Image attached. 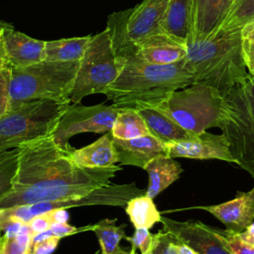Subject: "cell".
<instances>
[{"mask_svg":"<svg viewBox=\"0 0 254 254\" xmlns=\"http://www.w3.org/2000/svg\"><path fill=\"white\" fill-rule=\"evenodd\" d=\"M122 108L104 103L83 106L68 104L61 117L52 138L60 147L71 148L68 140L79 133H107L111 131L118 113Z\"/></svg>","mask_w":254,"mask_h":254,"instance_id":"30bf717a","label":"cell"},{"mask_svg":"<svg viewBox=\"0 0 254 254\" xmlns=\"http://www.w3.org/2000/svg\"><path fill=\"white\" fill-rule=\"evenodd\" d=\"M160 222L164 230L190 246L196 254H232L214 227L200 221H177L163 216Z\"/></svg>","mask_w":254,"mask_h":254,"instance_id":"7c38bea8","label":"cell"},{"mask_svg":"<svg viewBox=\"0 0 254 254\" xmlns=\"http://www.w3.org/2000/svg\"><path fill=\"white\" fill-rule=\"evenodd\" d=\"M218 128L235 164L254 179V76L250 73L224 96Z\"/></svg>","mask_w":254,"mask_h":254,"instance_id":"5b68a950","label":"cell"},{"mask_svg":"<svg viewBox=\"0 0 254 254\" xmlns=\"http://www.w3.org/2000/svg\"><path fill=\"white\" fill-rule=\"evenodd\" d=\"M95 254H99V252H96ZM113 254H137V253H133V252H131V251H127L126 249L119 247Z\"/></svg>","mask_w":254,"mask_h":254,"instance_id":"b9f144b4","label":"cell"},{"mask_svg":"<svg viewBox=\"0 0 254 254\" xmlns=\"http://www.w3.org/2000/svg\"><path fill=\"white\" fill-rule=\"evenodd\" d=\"M68 104L33 100L9 110L0 118V153L31 140L52 136Z\"/></svg>","mask_w":254,"mask_h":254,"instance_id":"52a82bcc","label":"cell"},{"mask_svg":"<svg viewBox=\"0 0 254 254\" xmlns=\"http://www.w3.org/2000/svg\"><path fill=\"white\" fill-rule=\"evenodd\" d=\"M125 239L130 242V251L136 253V249H139L141 254H150L154 245V234H152L148 228H135V232L132 236H126Z\"/></svg>","mask_w":254,"mask_h":254,"instance_id":"4dcf8cb0","label":"cell"},{"mask_svg":"<svg viewBox=\"0 0 254 254\" xmlns=\"http://www.w3.org/2000/svg\"><path fill=\"white\" fill-rule=\"evenodd\" d=\"M20 147L0 153V200L12 190L19 164Z\"/></svg>","mask_w":254,"mask_h":254,"instance_id":"83f0119b","label":"cell"},{"mask_svg":"<svg viewBox=\"0 0 254 254\" xmlns=\"http://www.w3.org/2000/svg\"><path fill=\"white\" fill-rule=\"evenodd\" d=\"M242 36L245 37H254V22L246 25L242 29Z\"/></svg>","mask_w":254,"mask_h":254,"instance_id":"60d3db41","label":"cell"},{"mask_svg":"<svg viewBox=\"0 0 254 254\" xmlns=\"http://www.w3.org/2000/svg\"><path fill=\"white\" fill-rule=\"evenodd\" d=\"M242 51L247 70L254 76V37L242 36Z\"/></svg>","mask_w":254,"mask_h":254,"instance_id":"e575fe53","label":"cell"},{"mask_svg":"<svg viewBox=\"0 0 254 254\" xmlns=\"http://www.w3.org/2000/svg\"><path fill=\"white\" fill-rule=\"evenodd\" d=\"M111 134L115 139L128 140L149 135L150 132L144 119L136 109L122 108L112 126Z\"/></svg>","mask_w":254,"mask_h":254,"instance_id":"d4e9b609","label":"cell"},{"mask_svg":"<svg viewBox=\"0 0 254 254\" xmlns=\"http://www.w3.org/2000/svg\"><path fill=\"white\" fill-rule=\"evenodd\" d=\"M222 222L227 230L242 232L254 221V187L249 191H237L233 199L213 205H199Z\"/></svg>","mask_w":254,"mask_h":254,"instance_id":"5bb4252c","label":"cell"},{"mask_svg":"<svg viewBox=\"0 0 254 254\" xmlns=\"http://www.w3.org/2000/svg\"><path fill=\"white\" fill-rule=\"evenodd\" d=\"M223 101L224 96L214 87L192 83L169 93L151 105L187 131L197 134L218 127Z\"/></svg>","mask_w":254,"mask_h":254,"instance_id":"8992f818","label":"cell"},{"mask_svg":"<svg viewBox=\"0 0 254 254\" xmlns=\"http://www.w3.org/2000/svg\"><path fill=\"white\" fill-rule=\"evenodd\" d=\"M192 0H170L162 29L164 34L187 46L191 32Z\"/></svg>","mask_w":254,"mask_h":254,"instance_id":"ffe728a7","label":"cell"},{"mask_svg":"<svg viewBox=\"0 0 254 254\" xmlns=\"http://www.w3.org/2000/svg\"><path fill=\"white\" fill-rule=\"evenodd\" d=\"M8 25V23L5 22H0V70L4 68H9L7 60H6V54H5V49H4V41H3V36H4V29Z\"/></svg>","mask_w":254,"mask_h":254,"instance_id":"74e56055","label":"cell"},{"mask_svg":"<svg viewBox=\"0 0 254 254\" xmlns=\"http://www.w3.org/2000/svg\"><path fill=\"white\" fill-rule=\"evenodd\" d=\"M164 145L166 154L172 158L215 159L235 164L223 134L218 135L204 131Z\"/></svg>","mask_w":254,"mask_h":254,"instance_id":"8fae6325","label":"cell"},{"mask_svg":"<svg viewBox=\"0 0 254 254\" xmlns=\"http://www.w3.org/2000/svg\"><path fill=\"white\" fill-rule=\"evenodd\" d=\"M70 156L77 165L84 168H106L118 163L111 131L92 144L80 149L71 148Z\"/></svg>","mask_w":254,"mask_h":254,"instance_id":"44dd1931","label":"cell"},{"mask_svg":"<svg viewBox=\"0 0 254 254\" xmlns=\"http://www.w3.org/2000/svg\"><path fill=\"white\" fill-rule=\"evenodd\" d=\"M254 22V0H234L219 29H243Z\"/></svg>","mask_w":254,"mask_h":254,"instance_id":"4316f807","label":"cell"},{"mask_svg":"<svg viewBox=\"0 0 254 254\" xmlns=\"http://www.w3.org/2000/svg\"><path fill=\"white\" fill-rule=\"evenodd\" d=\"M117 219H102L92 225V231L95 233L99 245L100 254H113L120 246L121 239L126 237L125 224H116Z\"/></svg>","mask_w":254,"mask_h":254,"instance_id":"484cf974","label":"cell"},{"mask_svg":"<svg viewBox=\"0 0 254 254\" xmlns=\"http://www.w3.org/2000/svg\"><path fill=\"white\" fill-rule=\"evenodd\" d=\"M92 225H86V226H81V227H76V226H72L70 224H68L67 222L65 223H59V222H53L50 226V229L52 230V232L54 233L55 236H58L60 238L65 237V236H69L72 234H76V233H80L83 231H88L92 229Z\"/></svg>","mask_w":254,"mask_h":254,"instance_id":"836d02e7","label":"cell"},{"mask_svg":"<svg viewBox=\"0 0 254 254\" xmlns=\"http://www.w3.org/2000/svg\"><path fill=\"white\" fill-rule=\"evenodd\" d=\"M137 46L138 53L135 58L148 64H171L187 56V46L179 44L166 34L151 37Z\"/></svg>","mask_w":254,"mask_h":254,"instance_id":"ac0fdd59","label":"cell"},{"mask_svg":"<svg viewBox=\"0 0 254 254\" xmlns=\"http://www.w3.org/2000/svg\"><path fill=\"white\" fill-rule=\"evenodd\" d=\"M126 213L135 228L150 229L162 218L153 198L146 193L131 198L126 204Z\"/></svg>","mask_w":254,"mask_h":254,"instance_id":"cb8c5ba5","label":"cell"},{"mask_svg":"<svg viewBox=\"0 0 254 254\" xmlns=\"http://www.w3.org/2000/svg\"><path fill=\"white\" fill-rule=\"evenodd\" d=\"M214 230L232 254H254V247L245 244L239 238L237 232H233L227 229L222 230L215 227Z\"/></svg>","mask_w":254,"mask_h":254,"instance_id":"1f68e13d","label":"cell"},{"mask_svg":"<svg viewBox=\"0 0 254 254\" xmlns=\"http://www.w3.org/2000/svg\"><path fill=\"white\" fill-rule=\"evenodd\" d=\"M233 1L192 0L191 32L189 42L203 41L214 35L226 19Z\"/></svg>","mask_w":254,"mask_h":254,"instance_id":"9a60e30c","label":"cell"},{"mask_svg":"<svg viewBox=\"0 0 254 254\" xmlns=\"http://www.w3.org/2000/svg\"><path fill=\"white\" fill-rule=\"evenodd\" d=\"M46 214L49 216L52 223L53 222L65 223V222L68 221V218H69V214L66 211V209H57V210H53L51 212H48Z\"/></svg>","mask_w":254,"mask_h":254,"instance_id":"f35d334b","label":"cell"},{"mask_svg":"<svg viewBox=\"0 0 254 254\" xmlns=\"http://www.w3.org/2000/svg\"><path fill=\"white\" fill-rule=\"evenodd\" d=\"M121 65L117 61L107 29L92 36L79 61L69 100L78 104L87 95L105 94L109 85L119 76Z\"/></svg>","mask_w":254,"mask_h":254,"instance_id":"ba28073f","label":"cell"},{"mask_svg":"<svg viewBox=\"0 0 254 254\" xmlns=\"http://www.w3.org/2000/svg\"><path fill=\"white\" fill-rule=\"evenodd\" d=\"M144 170L149 175V185L146 194L152 198L156 197L176 182L183 173V168L180 164L175 161V158L169 157L168 155L156 157L147 164Z\"/></svg>","mask_w":254,"mask_h":254,"instance_id":"7402d4cb","label":"cell"},{"mask_svg":"<svg viewBox=\"0 0 254 254\" xmlns=\"http://www.w3.org/2000/svg\"><path fill=\"white\" fill-rule=\"evenodd\" d=\"M4 49L9 68L22 67L44 61L45 42L16 31L8 24L4 29Z\"/></svg>","mask_w":254,"mask_h":254,"instance_id":"2e32d148","label":"cell"},{"mask_svg":"<svg viewBox=\"0 0 254 254\" xmlns=\"http://www.w3.org/2000/svg\"><path fill=\"white\" fill-rule=\"evenodd\" d=\"M1 230H0V245H1V239H2V235H1Z\"/></svg>","mask_w":254,"mask_h":254,"instance_id":"7bdbcfd3","label":"cell"},{"mask_svg":"<svg viewBox=\"0 0 254 254\" xmlns=\"http://www.w3.org/2000/svg\"><path fill=\"white\" fill-rule=\"evenodd\" d=\"M28 224H29L30 228L32 229L33 233L35 234V233H40V232L50 229L52 221L49 218V216L45 213V214H41V215L34 217L33 219H31L29 221Z\"/></svg>","mask_w":254,"mask_h":254,"instance_id":"8d00e7d4","label":"cell"},{"mask_svg":"<svg viewBox=\"0 0 254 254\" xmlns=\"http://www.w3.org/2000/svg\"><path fill=\"white\" fill-rule=\"evenodd\" d=\"M113 145L118 163L142 169L156 157L167 155L165 145L151 134L128 140L113 138Z\"/></svg>","mask_w":254,"mask_h":254,"instance_id":"e0dca14e","label":"cell"},{"mask_svg":"<svg viewBox=\"0 0 254 254\" xmlns=\"http://www.w3.org/2000/svg\"><path fill=\"white\" fill-rule=\"evenodd\" d=\"M193 83L185 59L171 64H153L137 58L125 62L119 76L109 85L105 95L119 108L152 104L169 93Z\"/></svg>","mask_w":254,"mask_h":254,"instance_id":"3957f363","label":"cell"},{"mask_svg":"<svg viewBox=\"0 0 254 254\" xmlns=\"http://www.w3.org/2000/svg\"><path fill=\"white\" fill-rule=\"evenodd\" d=\"M238 236L245 244L254 247V221L245 230L239 232Z\"/></svg>","mask_w":254,"mask_h":254,"instance_id":"ab89813d","label":"cell"},{"mask_svg":"<svg viewBox=\"0 0 254 254\" xmlns=\"http://www.w3.org/2000/svg\"><path fill=\"white\" fill-rule=\"evenodd\" d=\"M185 65L193 83L214 87L225 96L249 74L242 51V29H219L206 40L189 42Z\"/></svg>","mask_w":254,"mask_h":254,"instance_id":"7a4b0ae2","label":"cell"},{"mask_svg":"<svg viewBox=\"0 0 254 254\" xmlns=\"http://www.w3.org/2000/svg\"><path fill=\"white\" fill-rule=\"evenodd\" d=\"M92 36L52 40L45 42L44 61L79 62L83 57Z\"/></svg>","mask_w":254,"mask_h":254,"instance_id":"603a6c76","label":"cell"},{"mask_svg":"<svg viewBox=\"0 0 254 254\" xmlns=\"http://www.w3.org/2000/svg\"><path fill=\"white\" fill-rule=\"evenodd\" d=\"M10 68L0 70V118L9 110Z\"/></svg>","mask_w":254,"mask_h":254,"instance_id":"d6a6232c","label":"cell"},{"mask_svg":"<svg viewBox=\"0 0 254 254\" xmlns=\"http://www.w3.org/2000/svg\"><path fill=\"white\" fill-rule=\"evenodd\" d=\"M133 108L144 119L150 134L163 144L186 139L193 134L181 127L168 115L151 104L141 103Z\"/></svg>","mask_w":254,"mask_h":254,"instance_id":"d6986e66","label":"cell"},{"mask_svg":"<svg viewBox=\"0 0 254 254\" xmlns=\"http://www.w3.org/2000/svg\"><path fill=\"white\" fill-rule=\"evenodd\" d=\"M60 239V237L54 235L43 241L32 244L31 254H52L57 249Z\"/></svg>","mask_w":254,"mask_h":254,"instance_id":"d590c367","label":"cell"},{"mask_svg":"<svg viewBox=\"0 0 254 254\" xmlns=\"http://www.w3.org/2000/svg\"><path fill=\"white\" fill-rule=\"evenodd\" d=\"M12 190L0 200V209L85 195L107 186L120 166L84 168L52 136L21 144Z\"/></svg>","mask_w":254,"mask_h":254,"instance_id":"6da1fadb","label":"cell"},{"mask_svg":"<svg viewBox=\"0 0 254 254\" xmlns=\"http://www.w3.org/2000/svg\"><path fill=\"white\" fill-rule=\"evenodd\" d=\"M78 66L79 62L42 61L10 68L9 110L33 100L70 103Z\"/></svg>","mask_w":254,"mask_h":254,"instance_id":"277c9868","label":"cell"},{"mask_svg":"<svg viewBox=\"0 0 254 254\" xmlns=\"http://www.w3.org/2000/svg\"><path fill=\"white\" fill-rule=\"evenodd\" d=\"M150 254H196L190 246L170 232L162 229L154 234V245Z\"/></svg>","mask_w":254,"mask_h":254,"instance_id":"f546056e","label":"cell"},{"mask_svg":"<svg viewBox=\"0 0 254 254\" xmlns=\"http://www.w3.org/2000/svg\"><path fill=\"white\" fill-rule=\"evenodd\" d=\"M145 193L146 190L137 188L135 183L125 185L110 183L107 186L98 188L79 197L55 201H42L0 209V230L3 231L5 225L11 221L29 223L34 217L57 209H67L70 207L86 205L124 206L131 198Z\"/></svg>","mask_w":254,"mask_h":254,"instance_id":"9c48e42d","label":"cell"},{"mask_svg":"<svg viewBox=\"0 0 254 254\" xmlns=\"http://www.w3.org/2000/svg\"><path fill=\"white\" fill-rule=\"evenodd\" d=\"M170 0H143L132 8L127 21V33L137 45L164 34L162 24Z\"/></svg>","mask_w":254,"mask_h":254,"instance_id":"4fadbf2b","label":"cell"},{"mask_svg":"<svg viewBox=\"0 0 254 254\" xmlns=\"http://www.w3.org/2000/svg\"><path fill=\"white\" fill-rule=\"evenodd\" d=\"M33 231L24 223L21 231L15 236L2 235L0 254H31Z\"/></svg>","mask_w":254,"mask_h":254,"instance_id":"f1b7e54d","label":"cell"}]
</instances>
